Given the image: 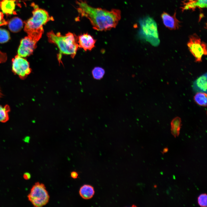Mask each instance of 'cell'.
I'll use <instances>...</instances> for the list:
<instances>
[{
  "label": "cell",
  "mask_w": 207,
  "mask_h": 207,
  "mask_svg": "<svg viewBox=\"0 0 207 207\" xmlns=\"http://www.w3.org/2000/svg\"><path fill=\"white\" fill-rule=\"evenodd\" d=\"M76 3L78 13L82 17L88 18L95 30L106 31L115 28L121 18V12L119 9L108 11L94 8L82 0H77Z\"/></svg>",
  "instance_id": "obj_1"
},
{
  "label": "cell",
  "mask_w": 207,
  "mask_h": 207,
  "mask_svg": "<svg viewBox=\"0 0 207 207\" xmlns=\"http://www.w3.org/2000/svg\"><path fill=\"white\" fill-rule=\"evenodd\" d=\"M33 7L32 16L24 22V29L28 36L37 42L43 33V25L54 19L45 10L39 8L36 5H34Z\"/></svg>",
  "instance_id": "obj_2"
},
{
  "label": "cell",
  "mask_w": 207,
  "mask_h": 207,
  "mask_svg": "<svg viewBox=\"0 0 207 207\" xmlns=\"http://www.w3.org/2000/svg\"><path fill=\"white\" fill-rule=\"evenodd\" d=\"M47 36L49 42L57 45L60 53L74 57L79 47L78 37L75 34L68 32L63 36L59 32L55 34L51 31L47 33Z\"/></svg>",
  "instance_id": "obj_3"
},
{
  "label": "cell",
  "mask_w": 207,
  "mask_h": 207,
  "mask_svg": "<svg viewBox=\"0 0 207 207\" xmlns=\"http://www.w3.org/2000/svg\"><path fill=\"white\" fill-rule=\"evenodd\" d=\"M139 35L142 38L156 46L160 43V40L156 22L152 18L147 16L139 21Z\"/></svg>",
  "instance_id": "obj_4"
},
{
  "label": "cell",
  "mask_w": 207,
  "mask_h": 207,
  "mask_svg": "<svg viewBox=\"0 0 207 207\" xmlns=\"http://www.w3.org/2000/svg\"><path fill=\"white\" fill-rule=\"evenodd\" d=\"M28 200L35 207H41L49 202V196L45 185L39 182L33 186L28 195Z\"/></svg>",
  "instance_id": "obj_5"
},
{
  "label": "cell",
  "mask_w": 207,
  "mask_h": 207,
  "mask_svg": "<svg viewBox=\"0 0 207 207\" xmlns=\"http://www.w3.org/2000/svg\"><path fill=\"white\" fill-rule=\"evenodd\" d=\"M187 45L189 51L195 57L196 62H201L202 56L207 55L206 44L202 41L200 38L196 34L189 37Z\"/></svg>",
  "instance_id": "obj_6"
},
{
  "label": "cell",
  "mask_w": 207,
  "mask_h": 207,
  "mask_svg": "<svg viewBox=\"0 0 207 207\" xmlns=\"http://www.w3.org/2000/svg\"><path fill=\"white\" fill-rule=\"evenodd\" d=\"M12 69L14 73L22 79L25 78L31 72L28 61L18 55L12 60Z\"/></svg>",
  "instance_id": "obj_7"
},
{
  "label": "cell",
  "mask_w": 207,
  "mask_h": 207,
  "mask_svg": "<svg viewBox=\"0 0 207 207\" xmlns=\"http://www.w3.org/2000/svg\"><path fill=\"white\" fill-rule=\"evenodd\" d=\"M37 42L28 36L25 37L21 41L18 55L23 57L31 55L36 47Z\"/></svg>",
  "instance_id": "obj_8"
},
{
  "label": "cell",
  "mask_w": 207,
  "mask_h": 207,
  "mask_svg": "<svg viewBox=\"0 0 207 207\" xmlns=\"http://www.w3.org/2000/svg\"><path fill=\"white\" fill-rule=\"evenodd\" d=\"M78 39L79 47L85 51L91 50L95 47L96 40L87 33L80 35Z\"/></svg>",
  "instance_id": "obj_9"
},
{
  "label": "cell",
  "mask_w": 207,
  "mask_h": 207,
  "mask_svg": "<svg viewBox=\"0 0 207 207\" xmlns=\"http://www.w3.org/2000/svg\"><path fill=\"white\" fill-rule=\"evenodd\" d=\"M175 12L173 16L164 12L161 15L163 23L166 27L171 30L178 29L180 26V22L176 18Z\"/></svg>",
  "instance_id": "obj_10"
},
{
  "label": "cell",
  "mask_w": 207,
  "mask_h": 207,
  "mask_svg": "<svg viewBox=\"0 0 207 207\" xmlns=\"http://www.w3.org/2000/svg\"><path fill=\"white\" fill-rule=\"evenodd\" d=\"M207 76L206 73L200 76L194 82L193 88L194 91L198 92L206 93Z\"/></svg>",
  "instance_id": "obj_11"
},
{
  "label": "cell",
  "mask_w": 207,
  "mask_h": 207,
  "mask_svg": "<svg viewBox=\"0 0 207 207\" xmlns=\"http://www.w3.org/2000/svg\"><path fill=\"white\" fill-rule=\"evenodd\" d=\"M15 0H1L0 8L3 13L7 15L14 14L15 7Z\"/></svg>",
  "instance_id": "obj_12"
},
{
  "label": "cell",
  "mask_w": 207,
  "mask_h": 207,
  "mask_svg": "<svg viewBox=\"0 0 207 207\" xmlns=\"http://www.w3.org/2000/svg\"><path fill=\"white\" fill-rule=\"evenodd\" d=\"M95 193L94 187L89 185H83L80 188L79 191V193L80 196L85 200H88L92 198L94 196Z\"/></svg>",
  "instance_id": "obj_13"
},
{
  "label": "cell",
  "mask_w": 207,
  "mask_h": 207,
  "mask_svg": "<svg viewBox=\"0 0 207 207\" xmlns=\"http://www.w3.org/2000/svg\"><path fill=\"white\" fill-rule=\"evenodd\" d=\"M8 27L12 32H17L20 31L22 28L23 23L19 18L15 17L11 19L8 22Z\"/></svg>",
  "instance_id": "obj_14"
},
{
  "label": "cell",
  "mask_w": 207,
  "mask_h": 207,
  "mask_svg": "<svg viewBox=\"0 0 207 207\" xmlns=\"http://www.w3.org/2000/svg\"><path fill=\"white\" fill-rule=\"evenodd\" d=\"M10 111V108L8 105L4 106L0 105V122H5L9 120Z\"/></svg>",
  "instance_id": "obj_15"
},
{
  "label": "cell",
  "mask_w": 207,
  "mask_h": 207,
  "mask_svg": "<svg viewBox=\"0 0 207 207\" xmlns=\"http://www.w3.org/2000/svg\"><path fill=\"white\" fill-rule=\"evenodd\" d=\"M181 122V119L178 117L175 118L172 122L171 124L172 133L175 137L178 136L179 134Z\"/></svg>",
  "instance_id": "obj_16"
},
{
  "label": "cell",
  "mask_w": 207,
  "mask_h": 207,
  "mask_svg": "<svg viewBox=\"0 0 207 207\" xmlns=\"http://www.w3.org/2000/svg\"><path fill=\"white\" fill-rule=\"evenodd\" d=\"M195 102L202 106H206L207 104V95L206 93L198 92L194 97Z\"/></svg>",
  "instance_id": "obj_17"
},
{
  "label": "cell",
  "mask_w": 207,
  "mask_h": 207,
  "mask_svg": "<svg viewBox=\"0 0 207 207\" xmlns=\"http://www.w3.org/2000/svg\"><path fill=\"white\" fill-rule=\"evenodd\" d=\"M105 73L104 69L102 68L97 67L94 68L92 71V74L94 78L100 80L103 78Z\"/></svg>",
  "instance_id": "obj_18"
},
{
  "label": "cell",
  "mask_w": 207,
  "mask_h": 207,
  "mask_svg": "<svg viewBox=\"0 0 207 207\" xmlns=\"http://www.w3.org/2000/svg\"><path fill=\"white\" fill-rule=\"evenodd\" d=\"M10 38L9 34L7 31L0 28V43H2L7 42Z\"/></svg>",
  "instance_id": "obj_19"
},
{
  "label": "cell",
  "mask_w": 207,
  "mask_h": 207,
  "mask_svg": "<svg viewBox=\"0 0 207 207\" xmlns=\"http://www.w3.org/2000/svg\"><path fill=\"white\" fill-rule=\"evenodd\" d=\"M196 0H185L183 2V9H194L196 7Z\"/></svg>",
  "instance_id": "obj_20"
},
{
  "label": "cell",
  "mask_w": 207,
  "mask_h": 207,
  "mask_svg": "<svg viewBox=\"0 0 207 207\" xmlns=\"http://www.w3.org/2000/svg\"><path fill=\"white\" fill-rule=\"evenodd\" d=\"M198 205L201 207H206L207 205V195L206 193L201 194L198 198Z\"/></svg>",
  "instance_id": "obj_21"
},
{
  "label": "cell",
  "mask_w": 207,
  "mask_h": 207,
  "mask_svg": "<svg viewBox=\"0 0 207 207\" xmlns=\"http://www.w3.org/2000/svg\"><path fill=\"white\" fill-rule=\"evenodd\" d=\"M196 7L203 8L207 7V0H196Z\"/></svg>",
  "instance_id": "obj_22"
},
{
  "label": "cell",
  "mask_w": 207,
  "mask_h": 207,
  "mask_svg": "<svg viewBox=\"0 0 207 207\" xmlns=\"http://www.w3.org/2000/svg\"><path fill=\"white\" fill-rule=\"evenodd\" d=\"M8 22L4 19L3 13L0 11V26L8 24Z\"/></svg>",
  "instance_id": "obj_23"
},
{
  "label": "cell",
  "mask_w": 207,
  "mask_h": 207,
  "mask_svg": "<svg viewBox=\"0 0 207 207\" xmlns=\"http://www.w3.org/2000/svg\"><path fill=\"white\" fill-rule=\"evenodd\" d=\"M23 178L26 180H28L30 179L31 175L30 173L27 172H25L23 175Z\"/></svg>",
  "instance_id": "obj_24"
},
{
  "label": "cell",
  "mask_w": 207,
  "mask_h": 207,
  "mask_svg": "<svg viewBox=\"0 0 207 207\" xmlns=\"http://www.w3.org/2000/svg\"><path fill=\"white\" fill-rule=\"evenodd\" d=\"M70 175L72 178L75 179L78 177V174L76 172L73 171L71 173Z\"/></svg>",
  "instance_id": "obj_25"
},
{
  "label": "cell",
  "mask_w": 207,
  "mask_h": 207,
  "mask_svg": "<svg viewBox=\"0 0 207 207\" xmlns=\"http://www.w3.org/2000/svg\"><path fill=\"white\" fill-rule=\"evenodd\" d=\"M168 151V149L167 148H165L164 149V150H163V151L162 152V153L163 154H164V153H166Z\"/></svg>",
  "instance_id": "obj_26"
},
{
  "label": "cell",
  "mask_w": 207,
  "mask_h": 207,
  "mask_svg": "<svg viewBox=\"0 0 207 207\" xmlns=\"http://www.w3.org/2000/svg\"><path fill=\"white\" fill-rule=\"evenodd\" d=\"M2 94L1 91L0 89V98H1L2 96Z\"/></svg>",
  "instance_id": "obj_27"
},
{
  "label": "cell",
  "mask_w": 207,
  "mask_h": 207,
  "mask_svg": "<svg viewBox=\"0 0 207 207\" xmlns=\"http://www.w3.org/2000/svg\"><path fill=\"white\" fill-rule=\"evenodd\" d=\"M157 187L156 185V186L154 185V187Z\"/></svg>",
  "instance_id": "obj_28"
}]
</instances>
